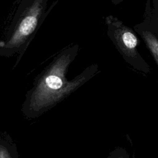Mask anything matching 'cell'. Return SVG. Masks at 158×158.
<instances>
[{"label": "cell", "mask_w": 158, "mask_h": 158, "mask_svg": "<svg viewBox=\"0 0 158 158\" xmlns=\"http://www.w3.org/2000/svg\"><path fill=\"white\" fill-rule=\"evenodd\" d=\"M79 45L70 44L62 48L34 79L25 104L28 110L39 112L62 101L100 72L93 64L68 80L69 67L77 57Z\"/></svg>", "instance_id": "obj_1"}, {"label": "cell", "mask_w": 158, "mask_h": 158, "mask_svg": "<svg viewBox=\"0 0 158 158\" xmlns=\"http://www.w3.org/2000/svg\"><path fill=\"white\" fill-rule=\"evenodd\" d=\"M48 0H17L12 16L0 39V56L16 57L13 68L20 62L44 20L57 3L48 7Z\"/></svg>", "instance_id": "obj_2"}, {"label": "cell", "mask_w": 158, "mask_h": 158, "mask_svg": "<svg viewBox=\"0 0 158 158\" xmlns=\"http://www.w3.org/2000/svg\"><path fill=\"white\" fill-rule=\"evenodd\" d=\"M104 19L107 35L125 61L135 70L148 74L151 68L139 53L140 41L134 30L112 15Z\"/></svg>", "instance_id": "obj_3"}, {"label": "cell", "mask_w": 158, "mask_h": 158, "mask_svg": "<svg viewBox=\"0 0 158 158\" xmlns=\"http://www.w3.org/2000/svg\"><path fill=\"white\" fill-rule=\"evenodd\" d=\"M133 30L143 39L158 67V17L151 7V0H146L143 20Z\"/></svg>", "instance_id": "obj_4"}, {"label": "cell", "mask_w": 158, "mask_h": 158, "mask_svg": "<svg viewBox=\"0 0 158 158\" xmlns=\"http://www.w3.org/2000/svg\"><path fill=\"white\" fill-rule=\"evenodd\" d=\"M107 158H130V155L125 148L117 147L110 153Z\"/></svg>", "instance_id": "obj_5"}, {"label": "cell", "mask_w": 158, "mask_h": 158, "mask_svg": "<svg viewBox=\"0 0 158 158\" xmlns=\"http://www.w3.org/2000/svg\"><path fill=\"white\" fill-rule=\"evenodd\" d=\"M151 7L158 17V0H152Z\"/></svg>", "instance_id": "obj_6"}, {"label": "cell", "mask_w": 158, "mask_h": 158, "mask_svg": "<svg viewBox=\"0 0 158 158\" xmlns=\"http://www.w3.org/2000/svg\"><path fill=\"white\" fill-rule=\"evenodd\" d=\"M0 158H10L6 149L2 147H0Z\"/></svg>", "instance_id": "obj_7"}, {"label": "cell", "mask_w": 158, "mask_h": 158, "mask_svg": "<svg viewBox=\"0 0 158 158\" xmlns=\"http://www.w3.org/2000/svg\"><path fill=\"white\" fill-rule=\"evenodd\" d=\"M111 2L114 4V5H117L120 4V2H122L124 0H110Z\"/></svg>", "instance_id": "obj_8"}]
</instances>
